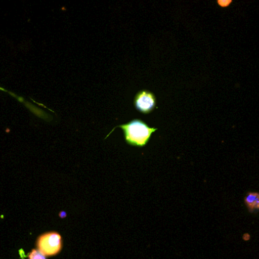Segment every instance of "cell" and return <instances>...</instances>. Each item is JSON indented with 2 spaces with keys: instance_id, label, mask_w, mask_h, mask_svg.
Wrapping results in <instances>:
<instances>
[{
  "instance_id": "6",
  "label": "cell",
  "mask_w": 259,
  "mask_h": 259,
  "mask_svg": "<svg viewBox=\"0 0 259 259\" xmlns=\"http://www.w3.org/2000/svg\"><path fill=\"white\" fill-rule=\"evenodd\" d=\"M233 0H217L218 4L222 8L228 7L232 3Z\"/></svg>"
},
{
  "instance_id": "2",
  "label": "cell",
  "mask_w": 259,
  "mask_h": 259,
  "mask_svg": "<svg viewBox=\"0 0 259 259\" xmlns=\"http://www.w3.org/2000/svg\"><path fill=\"white\" fill-rule=\"evenodd\" d=\"M37 249L45 256H54L62 251V236L57 232H49L39 236L36 241Z\"/></svg>"
},
{
  "instance_id": "1",
  "label": "cell",
  "mask_w": 259,
  "mask_h": 259,
  "mask_svg": "<svg viewBox=\"0 0 259 259\" xmlns=\"http://www.w3.org/2000/svg\"><path fill=\"white\" fill-rule=\"evenodd\" d=\"M116 127L122 129L127 144L139 148L146 146L149 143L152 134L158 130L149 127L147 124L140 119L132 120L127 124L118 125Z\"/></svg>"
},
{
  "instance_id": "4",
  "label": "cell",
  "mask_w": 259,
  "mask_h": 259,
  "mask_svg": "<svg viewBox=\"0 0 259 259\" xmlns=\"http://www.w3.org/2000/svg\"><path fill=\"white\" fill-rule=\"evenodd\" d=\"M245 203L250 212L259 211V193H248L245 198Z\"/></svg>"
},
{
  "instance_id": "3",
  "label": "cell",
  "mask_w": 259,
  "mask_h": 259,
  "mask_svg": "<svg viewBox=\"0 0 259 259\" xmlns=\"http://www.w3.org/2000/svg\"><path fill=\"white\" fill-rule=\"evenodd\" d=\"M134 106L138 112L143 114H149L155 109L156 97L149 91H140L134 97Z\"/></svg>"
},
{
  "instance_id": "7",
  "label": "cell",
  "mask_w": 259,
  "mask_h": 259,
  "mask_svg": "<svg viewBox=\"0 0 259 259\" xmlns=\"http://www.w3.org/2000/svg\"><path fill=\"white\" fill-rule=\"evenodd\" d=\"M59 215H60L61 218H62V219H63V218H65V216H66V214H65V212H64V211H62V212L60 213V214H59Z\"/></svg>"
},
{
  "instance_id": "5",
  "label": "cell",
  "mask_w": 259,
  "mask_h": 259,
  "mask_svg": "<svg viewBox=\"0 0 259 259\" xmlns=\"http://www.w3.org/2000/svg\"><path fill=\"white\" fill-rule=\"evenodd\" d=\"M28 258L29 259H47L45 255L41 253L38 249H33L29 253Z\"/></svg>"
},
{
  "instance_id": "8",
  "label": "cell",
  "mask_w": 259,
  "mask_h": 259,
  "mask_svg": "<svg viewBox=\"0 0 259 259\" xmlns=\"http://www.w3.org/2000/svg\"><path fill=\"white\" fill-rule=\"evenodd\" d=\"M21 256H22V259H24V258H23V255H21Z\"/></svg>"
}]
</instances>
